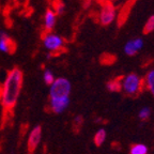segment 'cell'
I'll use <instances>...</instances> for the list:
<instances>
[{"mask_svg":"<svg viewBox=\"0 0 154 154\" xmlns=\"http://www.w3.org/2000/svg\"><path fill=\"white\" fill-rule=\"evenodd\" d=\"M95 121L96 123H101V121H102V118H100V117H97V118H95Z\"/></svg>","mask_w":154,"mask_h":154,"instance_id":"22","label":"cell"},{"mask_svg":"<svg viewBox=\"0 0 154 154\" xmlns=\"http://www.w3.org/2000/svg\"><path fill=\"white\" fill-rule=\"evenodd\" d=\"M118 17V9L112 0H105L101 2L97 14L99 23L104 27L110 26Z\"/></svg>","mask_w":154,"mask_h":154,"instance_id":"2","label":"cell"},{"mask_svg":"<svg viewBox=\"0 0 154 154\" xmlns=\"http://www.w3.org/2000/svg\"><path fill=\"white\" fill-rule=\"evenodd\" d=\"M14 48L11 35L5 30H0V53L11 54Z\"/></svg>","mask_w":154,"mask_h":154,"instance_id":"9","label":"cell"},{"mask_svg":"<svg viewBox=\"0 0 154 154\" xmlns=\"http://www.w3.org/2000/svg\"><path fill=\"white\" fill-rule=\"evenodd\" d=\"M49 88V97L56 96H70L72 91V84L65 77H58L54 80Z\"/></svg>","mask_w":154,"mask_h":154,"instance_id":"5","label":"cell"},{"mask_svg":"<svg viewBox=\"0 0 154 154\" xmlns=\"http://www.w3.org/2000/svg\"><path fill=\"white\" fill-rule=\"evenodd\" d=\"M82 3H84V7L85 8H89L90 5H92V2H93L94 0H82Z\"/></svg>","mask_w":154,"mask_h":154,"instance_id":"20","label":"cell"},{"mask_svg":"<svg viewBox=\"0 0 154 154\" xmlns=\"http://www.w3.org/2000/svg\"><path fill=\"white\" fill-rule=\"evenodd\" d=\"M70 96H56L49 97V106L53 112L62 113L70 106Z\"/></svg>","mask_w":154,"mask_h":154,"instance_id":"6","label":"cell"},{"mask_svg":"<svg viewBox=\"0 0 154 154\" xmlns=\"http://www.w3.org/2000/svg\"><path fill=\"white\" fill-rule=\"evenodd\" d=\"M73 123H74V126L76 128L77 126V130L80 128L82 125V123H84V118H82V116H76L74 118V120H73Z\"/></svg>","mask_w":154,"mask_h":154,"instance_id":"19","label":"cell"},{"mask_svg":"<svg viewBox=\"0 0 154 154\" xmlns=\"http://www.w3.org/2000/svg\"><path fill=\"white\" fill-rule=\"evenodd\" d=\"M143 86L154 96V69L148 71L143 78Z\"/></svg>","mask_w":154,"mask_h":154,"instance_id":"11","label":"cell"},{"mask_svg":"<svg viewBox=\"0 0 154 154\" xmlns=\"http://www.w3.org/2000/svg\"><path fill=\"white\" fill-rule=\"evenodd\" d=\"M55 79H56V77H55V74L53 73V71H51L49 69H45L43 72L44 82H45L46 85H48V86H51Z\"/></svg>","mask_w":154,"mask_h":154,"instance_id":"16","label":"cell"},{"mask_svg":"<svg viewBox=\"0 0 154 154\" xmlns=\"http://www.w3.org/2000/svg\"><path fill=\"white\" fill-rule=\"evenodd\" d=\"M154 31V15L148 17L147 22L143 26V33L149 34Z\"/></svg>","mask_w":154,"mask_h":154,"instance_id":"17","label":"cell"},{"mask_svg":"<svg viewBox=\"0 0 154 154\" xmlns=\"http://www.w3.org/2000/svg\"><path fill=\"white\" fill-rule=\"evenodd\" d=\"M106 138H107V133H106L105 128H102L96 131L95 135H94V137H93V141H94V143H95V146L101 147L102 144L105 142Z\"/></svg>","mask_w":154,"mask_h":154,"instance_id":"12","label":"cell"},{"mask_svg":"<svg viewBox=\"0 0 154 154\" xmlns=\"http://www.w3.org/2000/svg\"><path fill=\"white\" fill-rule=\"evenodd\" d=\"M42 139V128L40 125H36L30 131L28 136V141H27V146H28L29 151H34L38 148V146L41 143Z\"/></svg>","mask_w":154,"mask_h":154,"instance_id":"8","label":"cell"},{"mask_svg":"<svg viewBox=\"0 0 154 154\" xmlns=\"http://www.w3.org/2000/svg\"><path fill=\"white\" fill-rule=\"evenodd\" d=\"M24 75L20 69L13 67L8 72L0 86V103L5 110H12L17 104L23 87Z\"/></svg>","mask_w":154,"mask_h":154,"instance_id":"1","label":"cell"},{"mask_svg":"<svg viewBox=\"0 0 154 154\" xmlns=\"http://www.w3.org/2000/svg\"><path fill=\"white\" fill-rule=\"evenodd\" d=\"M95 1H97V2L101 3V2H103V1H105V0H95Z\"/></svg>","mask_w":154,"mask_h":154,"instance_id":"23","label":"cell"},{"mask_svg":"<svg viewBox=\"0 0 154 154\" xmlns=\"http://www.w3.org/2000/svg\"><path fill=\"white\" fill-rule=\"evenodd\" d=\"M144 45V41L142 38H132V40H128L126 43L123 46V51L126 56H130V57H133L139 51H141L143 48Z\"/></svg>","mask_w":154,"mask_h":154,"instance_id":"7","label":"cell"},{"mask_svg":"<svg viewBox=\"0 0 154 154\" xmlns=\"http://www.w3.org/2000/svg\"><path fill=\"white\" fill-rule=\"evenodd\" d=\"M121 80V90L125 94L131 96L137 95L143 88V79L138 74L131 73L122 77Z\"/></svg>","mask_w":154,"mask_h":154,"instance_id":"3","label":"cell"},{"mask_svg":"<svg viewBox=\"0 0 154 154\" xmlns=\"http://www.w3.org/2000/svg\"><path fill=\"white\" fill-rule=\"evenodd\" d=\"M57 16L56 12L54 9L49 8L45 11L43 16V26L45 31H53V29L55 28L56 23H57Z\"/></svg>","mask_w":154,"mask_h":154,"instance_id":"10","label":"cell"},{"mask_svg":"<svg viewBox=\"0 0 154 154\" xmlns=\"http://www.w3.org/2000/svg\"><path fill=\"white\" fill-rule=\"evenodd\" d=\"M106 88L110 92L121 91V80L120 79H110L106 84Z\"/></svg>","mask_w":154,"mask_h":154,"instance_id":"14","label":"cell"},{"mask_svg":"<svg viewBox=\"0 0 154 154\" xmlns=\"http://www.w3.org/2000/svg\"><path fill=\"white\" fill-rule=\"evenodd\" d=\"M42 44L44 48L49 53H58L64 46V40L62 36L53 31H46L42 38Z\"/></svg>","mask_w":154,"mask_h":154,"instance_id":"4","label":"cell"},{"mask_svg":"<svg viewBox=\"0 0 154 154\" xmlns=\"http://www.w3.org/2000/svg\"><path fill=\"white\" fill-rule=\"evenodd\" d=\"M131 154H148L149 153V149L146 144L143 143H136L132 146L130 150Z\"/></svg>","mask_w":154,"mask_h":154,"instance_id":"13","label":"cell"},{"mask_svg":"<svg viewBox=\"0 0 154 154\" xmlns=\"http://www.w3.org/2000/svg\"><path fill=\"white\" fill-rule=\"evenodd\" d=\"M150 116H151V109L149 107H147V106L142 107L139 110V112H138V118L141 121H147L150 118Z\"/></svg>","mask_w":154,"mask_h":154,"instance_id":"18","label":"cell"},{"mask_svg":"<svg viewBox=\"0 0 154 154\" xmlns=\"http://www.w3.org/2000/svg\"><path fill=\"white\" fill-rule=\"evenodd\" d=\"M54 11L56 12V14L58 16L63 15L65 13V10H66V5H65L64 1L63 0H56L55 3H54Z\"/></svg>","mask_w":154,"mask_h":154,"instance_id":"15","label":"cell"},{"mask_svg":"<svg viewBox=\"0 0 154 154\" xmlns=\"http://www.w3.org/2000/svg\"><path fill=\"white\" fill-rule=\"evenodd\" d=\"M51 58H53V53H49V51H48V53L46 54V59H47V60H51Z\"/></svg>","mask_w":154,"mask_h":154,"instance_id":"21","label":"cell"},{"mask_svg":"<svg viewBox=\"0 0 154 154\" xmlns=\"http://www.w3.org/2000/svg\"><path fill=\"white\" fill-rule=\"evenodd\" d=\"M113 2H116V1H120V0H112Z\"/></svg>","mask_w":154,"mask_h":154,"instance_id":"24","label":"cell"}]
</instances>
